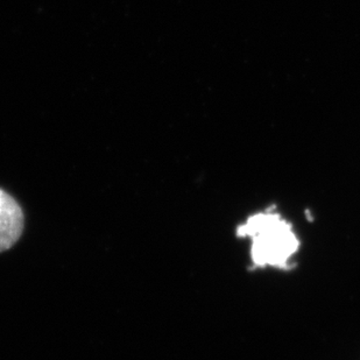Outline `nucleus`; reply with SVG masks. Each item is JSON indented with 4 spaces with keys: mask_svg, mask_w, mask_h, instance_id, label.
<instances>
[{
    "mask_svg": "<svg viewBox=\"0 0 360 360\" xmlns=\"http://www.w3.org/2000/svg\"><path fill=\"white\" fill-rule=\"evenodd\" d=\"M274 209L276 205L252 214L236 229L238 238L251 239V271L267 266L288 271L295 266L290 260L299 251V238L292 224Z\"/></svg>",
    "mask_w": 360,
    "mask_h": 360,
    "instance_id": "f257e3e1",
    "label": "nucleus"
},
{
    "mask_svg": "<svg viewBox=\"0 0 360 360\" xmlns=\"http://www.w3.org/2000/svg\"><path fill=\"white\" fill-rule=\"evenodd\" d=\"M24 228L22 207L12 195L0 188V253L17 244Z\"/></svg>",
    "mask_w": 360,
    "mask_h": 360,
    "instance_id": "f03ea898",
    "label": "nucleus"
}]
</instances>
